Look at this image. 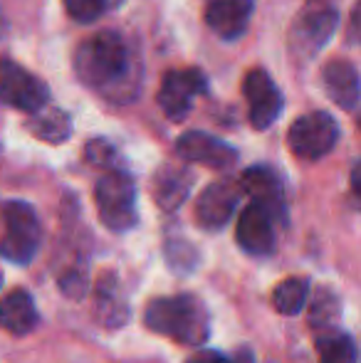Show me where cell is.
I'll use <instances>...</instances> for the list:
<instances>
[{
  "mask_svg": "<svg viewBox=\"0 0 361 363\" xmlns=\"http://www.w3.org/2000/svg\"><path fill=\"white\" fill-rule=\"evenodd\" d=\"M176 153L188 163H201V166L216 168V171H228L235 166L238 151L228 146L226 141L216 139L203 131H188L176 144Z\"/></svg>",
  "mask_w": 361,
  "mask_h": 363,
  "instance_id": "11",
  "label": "cell"
},
{
  "mask_svg": "<svg viewBox=\"0 0 361 363\" xmlns=\"http://www.w3.org/2000/svg\"><path fill=\"white\" fill-rule=\"evenodd\" d=\"M309 282L304 277H289L272 291V306L284 316H297L307 304Z\"/></svg>",
  "mask_w": 361,
  "mask_h": 363,
  "instance_id": "22",
  "label": "cell"
},
{
  "mask_svg": "<svg viewBox=\"0 0 361 363\" xmlns=\"http://www.w3.org/2000/svg\"><path fill=\"white\" fill-rule=\"evenodd\" d=\"M235 240L248 255H252V257L272 255L277 238H274V218L270 216V211L262 208L260 203L252 201L250 206L243 211L240 220H238Z\"/></svg>",
  "mask_w": 361,
  "mask_h": 363,
  "instance_id": "10",
  "label": "cell"
},
{
  "mask_svg": "<svg viewBox=\"0 0 361 363\" xmlns=\"http://www.w3.org/2000/svg\"><path fill=\"white\" fill-rule=\"evenodd\" d=\"M70 18L79 23H94L106 8V0H62Z\"/></svg>",
  "mask_w": 361,
  "mask_h": 363,
  "instance_id": "24",
  "label": "cell"
},
{
  "mask_svg": "<svg viewBox=\"0 0 361 363\" xmlns=\"http://www.w3.org/2000/svg\"><path fill=\"white\" fill-rule=\"evenodd\" d=\"M193 176L183 168H161L154 181V201L164 211H176L191 191Z\"/></svg>",
  "mask_w": 361,
  "mask_h": 363,
  "instance_id": "18",
  "label": "cell"
},
{
  "mask_svg": "<svg viewBox=\"0 0 361 363\" xmlns=\"http://www.w3.org/2000/svg\"><path fill=\"white\" fill-rule=\"evenodd\" d=\"M228 363H255V359H252L250 349H240L235 354V359H228Z\"/></svg>",
  "mask_w": 361,
  "mask_h": 363,
  "instance_id": "27",
  "label": "cell"
},
{
  "mask_svg": "<svg viewBox=\"0 0 361 363\" xmlns=\"http://www.w3.org/2000/svg\"><path fill=\"white\" fill-rule=\"evenodd\" d=\"M289 148L302 161H319L327 156L339 141V126L327 111H312L304 114L289 126L287 134Z\"/></svg>",
  "mask_w": 361,
  "mask_h": 363,
  "instance_id": "6",
  "label": "cell"
},
{
  "mask_svg": "<svg viewBox=\"0 0 361 363\" xmlns=\"http://www.w3.org/2000/svg\"><path fill=\"white\" fill-rule=\"evenodd\" d=\"M243 91L250 104V124L255 129H267L282 114V94L274 86L272 77L265 69H250L243 79Z\"/></svg>",
  "mask_w": 361,
  "mask_h": 363,
  "instance_id": "9",
  "label": "cell"
},
{
  "mask_svg": "<svg viewBox=\"0 0 361 363\" xmlns=\"http://www.w3.org/2000/svg\"><path fill=\"white\" fill-rule=\"evenodd\" d=\"M317 354H319V363H357L359 361L354 339L339 329L319 334Z\"/></svg>",
  "mask_w": 361,
  "mask_h": 363,
  "instance_id": "20",
  "label": "cell"
},
{
  "mask_svg": "<svg viewBox=\"0 0 361 363\" xmlns=\"http://www.w3.org/2000/svg\"><path fill=\"white\" fill-rule=\"evenodd\" d=\"M94 311L99 324H104L106 329H116V326L129 321V304L121 294V284L114 272L101 274L99 282H96Z\"/></svg>",
  "mask_w": 361,
  "mask_h": 363,
  "instance_id": "16",
  "label": "cell"
},
{
  "mask_svg": "<svg viewBox=\"0 0 361 363\" xmlns=\"http://www.w3.org/2000/svg\"><path fill=\"white\" fill-rule=\"evenodd\" d=\"M40 324V314L35 299L25 289H15L0 301V329L8 334L25 336Z\"/></svg>",
  "mask_w": 361,
  "mask_h": 363,
  "instance_id": "17",
  "label": "cell"
},
{
  "mask_svg": "<svg viewBox=\"0 0 361 363\" xmlns=\"http://www.w3.org/2000/svg\"><path fill=\"white\" fill-rule=\"evenodd\" d=\"M5 235L0 238V257L13 264H30L43 245V225L33 206L10 201L3 206Z\"/></svg>",
  "mask_w": 361,
  "mask_h": 363,
  "instance_id": "4",
  "label": "cell"
},
{
  "mask_svg": "<svg viewBox=\"0 0 361 363\" xmlns=\"http://www.w3.org/2000/svg\"><path fill=\"white\" fill-rule=\"evenodd\" d=\"M48 86L33 72L10 62V60H0V101L3 104L33 114L48 104Z\"/></svg>",
  "mask_w": 361,
  "mask_h": 363,
  "instance_id": "7",
  "label": "cell"
},
{
  "mask_svg": "<svg viewBox=\"0 0 361 363\" xmlns=\"http://www.w3.org/2000/svg\"><path fill=\"white\" fill-rule=\"evenodd\" d=\"M0 287H3V274H0Z\"/></svg>",
  "mask_w": 361,
  "mask_h": 363,
  "instance_id": "29",
  "label": "cell"
},
{
  "mask_svg": "<svg viewBox=\"0 0 361 363\" xmlns=\"http://www.w3.org/2000/svg\"><path fill=\"white\" fill-rule=\"evenodd\" d=\"M84 158H87L89 166L101 168V171H111V168H119V151L104 139H94L84 146Z\"/></svg>",
  "mask_w": 361,
  "mask_h": 363,
  "instance_id": "23",
  "label": "cell"
},
{
  "mask_svg": "<svg viewBox=\"0 0 361 363\" xmlns=\"http://www.w3.org/2000/svg\"><path fill=\"white\" fill-rule=\"evenodd\" d=\"M186 363H228V359L218 351H211V349H201L191 356Z\"/></svg>",
  "mask_w": 361,
  "mask_h": 363,
  "instance_id": "26",
  "label": "cell"
},
{
  "mask_svg": "<svg viewBox=\"0 0 361 363\" xmlns=\"http://www.w3.org/2000/svg\"><path fill=\"white\" fill-rule=\"evenodd\" d=\"M240 188L252 198L255 203H260L262 208L270 211L274 220H284L287 211H284V188L279 176L267 166H250L240 178Z\"/></svg>",
  "mask_w": 361,
  "mask_h": 363,
  "instance_id": "13",
  "label": "cell"
},
{
  "mask_svg": "<svg viewBox=\"0 0 361 363\" xmlns=\"http://www.w3.org/2000/svg\"><path fill=\"white\" fill-rule=\"evenodd\" d=\"M339 316H342V304H339L337 294L327 287L319 289L309 306V326L317 334H327L339 326Z\"/></svg>",
  "mask_w": 361,
  "mask_h": 363,
  "instance_id": "21",
  "label": "cell"
},
{
  "mask_svg": "<svg viewBox=\"0 0 361 363\" xmlns=\"http://www.w3.org/2000/svg\"><path fill=\"white\" fill-rule=\"evenodd\" d=\"M255 0H211L206 10V23L218 38L238 40L248 30Z\"/></svg>",
  "mask_w": 361,
  "mask_h": 363,
  "instance_id": "14",
  "label": "cell"
},
{
  "mask_svg": "<svg viewBox=\"0 0 361 363\" xmlns=\"http://www.w3.org/2000/svg\"><path fill=\"white\" fill-rule=\"evenodd\" d=\"M206 74L201 69H171L159 89V106L171 121H183L191 114L193 99L206 91Z\"/></svg>",
  "mask_w": 361,
  "mask_h": 363,
  "instance_id": "8",
  "label": "cell"
},
{
  "mask_svg": "<svg viewBox=\"0 0 361 363\" xmlns=\"http://www.w3.org/2000/svg\"><path fill=\"white\" fill-rule=\"evenodd\" d=\"M60 287L67 296H72V299H79V296L84 294V289H87V274L82 272V269H70V272L62 274V279H60Z\"/></svg>",
  "mask_w": 361,
  "mask_h": 363,
  "instance_id": "25",
  "label": "cell"
},
{
  "mask_svg": "<svg viewBox=\"0 0 361 363\" xmlns=\"http://www.w3.org/2000/svg\"><path fill=\"white\" fill-rule=\"evenodd\" d=\"M94 203L99 220L111 233H126L139 223L136 211V183L124 168H111L96 181Z\"/></svg>",
  "mask_w": 361,
  "mask_h": 363,
  "instance_id": "3",
  "label": "cell"
},
{
  "mask_svg": "<svg viewBox=\"0 0 361 363\" xmlns=\"http://www.w3.org/2000/svg\"><path fill=\"white\" fill-rule=\"evenodd\" d=\"M74 72L82 84L109 99H131L139 86V69L129 45L111 30H104L79 45L74 55Z\"/></svg>",
  "mask_w": 361,
  "mask_h": 363,
  "instance_id": "1",
  "label": "cell"
},
{
  "mask_svg": "<svg viewBox=\"0 0 361 363\" xmlns=\"http://www.w3.org/2000/svg\"><path fill=\"white\" fill-rule=\"evenodd\" d=\"M339 28V13L332 5L309 3L304 10H299L297 18L289 25V52L297 62H309L324 50V45L332 40V35Z\"/></svg>",
  "mask_w": 361,
  "mask_h": 363,
  "instance_id": "5",
  "label": "cell"
},
{
  "mask_svg": "<svg viewBox=\"0 0 361 363\" xmlns=\"http://www.w3.org/2000/svg\"><path fill=\"white\" fill-rule=\"evenodd\" d=\"M144 321L151 331L183 346H203L211 336L208 309L198 296H159L146 306Z\"/></svg>",
  "mask_w": 361,
  "mask_h": 363,
  "instance_id": "2",
  "label": "cell"
},
{
  "mask_svg": "<svg viewBox=\"0 0 361 363\" xmlns=\"http://www.w3.org/2000/svg\"><path fill=\"white\" fill-rule=\"evenodd\" d=\"M0 35H3V15H0Z\"/></svg>",
  "mask_w": 361,
  "mask_h": 363,
  "instance_id": "28",
  "label": "cell"
},
{
  "mask_svg": "<svg viewBox=\"0 0 361 363\" xmlns=\"http://www.w3.org/2000/svg\"><path fill=\"white\" fill-rule=\"evenodd\" d=\"M240 201V191L233 183H211L196 201V220L206 230H221L233 218Z\"/></svg>",
  "mask_w": 361,
  "mask_h": 363,
  "instance_id": "12",
  "label": "cell"
},
{
  "mask_svg": "<svg viewBox=\"0 0 361 363\" xmlns=\"http://www.w3.org/2000/svg\"><path fill=\"white\" fill-rule=\"evenodd\" d=\"M28 129L33 136H38L40 141H48V144H62L72 134V121L65 111L50 109L48 104L43 109L33 111L28 121Z\"/></svg>",
  "mask_w": 361,
  "mask_h": 363,
  "instance_id": "19",
  "label": "cell"
},
{
  "mask_svg": "<svg viewBox=\"0 0 361 363\" xmlns=\"http://www.w3.org/2000/svg\"><path fill=\"white\" fill-rule=\"evenodd\" d=\"M322 82L329 99L334 104H339L342 109L349 111L357 109L361 86H359V72L352 62H347V60H332V62H327L322 69Z\"/></svg>",
  "mask_w": 361,
  "mask_h": 363,
  "instance_id": "15",
  "label": "cell"
}]
</instances>
